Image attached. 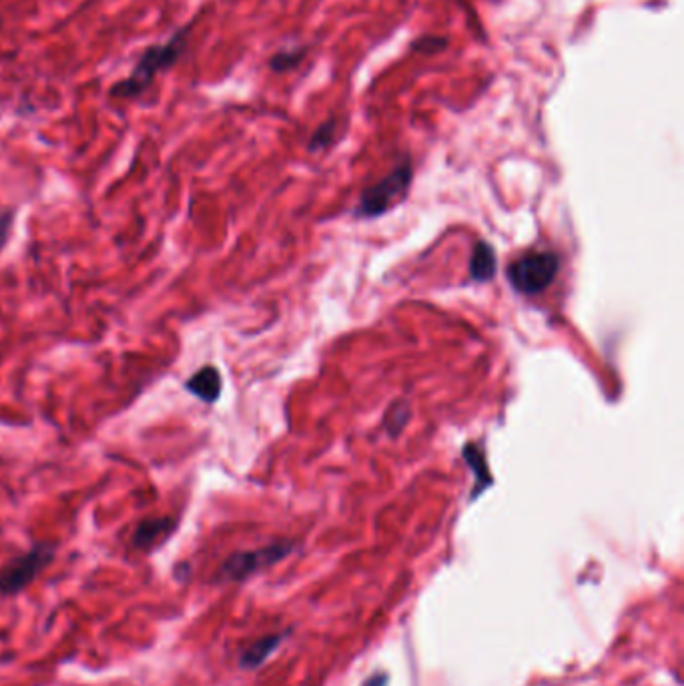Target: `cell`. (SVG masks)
<instances>
[{
  "instance_id": "11",
  "label": "cell",
  "mask_w": 684,
  "mask_h": 686,
  "mask_svg": "<svg viewBox=\"0 0 684 686\" xmlns=\"http://www.w3.org/2000/svg\"><path fill=\"white\" fill-rule=\"evenodd\" d=\"M464 457H466L467 464L472 466L474 474L477 476V490H474V496H477V494L484 490V486H487V484L492 482L490 474H487L486 460H484V454L480 452V447H477L476 444L464 447Z\"/></svg>"
},
{
  "instance_id": "12",
  "label": "cell",
  "mask_w": 684,
  "mask_h": 686,
  "mask_svg": "<svg viewBox=\"0 0 684 686\" xmlns=\"http://www.w3.org/2000/svg\"><path fill=\"white\" fill-rule=\"evenodd\" d=\"M408 420H410V407H408V404L400 402V404H394V406L390 407V412L385 414V427H388L390 436H400V432L404 430Z\"/></svg>"
},
{
  "instance_id": "7",
  "label": "cell",
  "mask_w": 684,
  "mask_h": 686,
  "mask_svg": "<svg viewBox=\"0 0 684 686\" xmlns=\"http://www.w3.org/2000/svg\"><path fill=\"white\" fill-rule=\"evenodd\" d=\"M187 394L198 397L199 402L213 406L218 404L223 392V377L215 365H203L195 374L189 375L185 382Z\"/></svg>"
},
{
  "instance_id": "1",
  "label": "cell",
  "mask_w": 684,
  "mask_h": 686,
  "mask_svg": "<svg viewBox=\"0 0 684 686\" xmlns=\"http://www.w3.org/2000/svg\"><path fill=\"white\" fill-rule=\"evenodd\" d=\"M191 37V24L177 29L167 41L157 42L147 47L137 59L133 71L124 77L123 81L111 87L113 99H137L145 93L151 84L155 83L157 77L171 71L179 59L183 57Z\"/></svg>"
},
{
  "instance_id": "5",
  "label": "cell",
  "mask_w": 684,
  "mask_h": 686,
  "mask_svg": "<svg viewBox=\"0 0 684 686\" xmlns=\"http://www.w3.org/2000/svg\"><path fill=\"white\" fill-rule=\"evenodd\" d=\"M410 183H412V165L410 161H404L402 165L395 167L388 178L363 191L355 215L358 218L384 215L388 209L394 208L395 203L405 198Z\"/></svg>"
},
{
  "instance_id": "14",
  "label": "cell",
  "mask_w": 684,
  "mask_h": 686,
  "mask_svg": "<svg viewBox=\"0 0 684 686\" xmlns=\"http://www.w3.org/2000/svg\"><path fill=\"white\" fill-rule=\"evenodd\" d=\"M447 39L444 37H422L418 41L412 42V49L418 52H432L444 51L446 49Z\"/></svg>"
},
{
  "instance_id": "13",
  "label": "cell",
  "mask_w": 684,
  "mask_h": 686,
  "mask_svg": "<svg viewBox=\"0 0 684 686\" xmlns=\"http://www.w3.org/2000/svg\"><path fill=\"white\" fill-rule=\"evenodd\" d=\"M335 129H338V123H335V119H330V121H325L323 125L318 127V129H315V133H313L310 139L311 153H315V151H322V149H325V147L332 145L333 135H335Z\"/></svg>"
},
{
  "instance_id": "8",
  "label": "cell",
  "mask_w": 684,
  "mask_h": 686,
  "mask_svg": "<svg viewBox=\"0 0 684 686\" xmlns=\"http://www.w3.org/2000/svg\"><path fill=\"white\" fill-rule=\"evenodd\" d=\"M283 638H285V635L278 633V635L261 636L258 640H253L251 645L241 650L239 666L245 668V670H255L261 665H265V660L280 648Z\"/></svg>"
},
{
  "instance_id": "4",
  "label": "cell",
  "mask_w": 684,
  "mask_h": 686,
  "mask_svg": "<svg viewBox=\"0 0 684 686\" xmlns=\"http://www.w3.org/2000/svg\"><path fill=\"white\" fill-rule=\"evenodd\" d=\"M560 258L554 251H530L510 265L509 280L522 295L546 292L556 280Z\"/></svg>"
},
{
  "instance_id": "9",
  "label": "cell",
  "mask_w": 684,
  "mask_h": 686,
  "mask_svg": "<svg viewBox=\"0 0 684 686\" xmlns=\"http://www.w3.org/2000/svg\"><path fill=\"white\" fill-rule=\"evenodd\" d=\"M497 270L496 251L486 241H477L470 258V278L480 283L494 280Z\"/></svg>"
},
{
  "instance_id": "15",
  "label": "cell",
  "mask_w": 684,
  "mask_h": 686,
  "mask_svg": "<svg viewBox=\"0 0 684 686\" xmlns=\"http://www.w3.org/2000/svg\"><path fill=\"white\" fill-rule=\"evenodd\" d=\"M12 225H14V211H0V253L11 240Z\"/></svg>"
},
{
  "instance_id": "6",
  "label": "cell",
  "mask_w": 684,
  "mask_h": 686,
  "mask_svg": "<svg viewBox=\"0 0 684 686\" xmlns=\"http://www.w3.org/2000/svg\"><path fill=\"white\" fill-rule=\"evenodd\" d=\"M177 528H179V521L175 516L143 518L131 534V546H133V551L151 554V552L159 551L163 544L171 541Z\"/></svg>"
},
{
  "instance_id": "2",
  "label": "cell",
  "mask_w": 684,
  "mask_h": 686,
  "mask_svg": "<svg viewBox=\"0 0 684 686\" xmlns=\"http://www.w3.org/2000/svg\"><path fill=\"white\" fill-rule=\"evenodd\" d=\"M57 556V544L37 542L31 548L0 566V596H19L47 571Z\"/></svg>"
},
{
  "instance_id": "3",
  "label": "cell",
  "mask_w": 684,
  "mask_h": 686,
  "mask_svg": "<svg viewBox=\"0 0 684 686\" xmlns=\"http://www.w3.org/2000/svg\"><path fill=\"white\" fill-rule=\"evenodd\" d=\"M295 551L293 542L281 541L261 546L255 551L233 552L225 561L221 562L215 581L221 584L245 583L251 576L270 568L273 564L288 558Z\"/></svg>"
},
{
  "instance_id": "10",
  "label": "cell",
  "mask_w": 684,
  "mask_h": 686,
  "mask_svg": "<svg viewBox=\"0 0 684 686\" xmlns=\"http://www.w3.org/2000/svg\"><path fill=\"white\" fill-rule=\"evenodd\" d=\"M305 52H308L305 47H301V49H281L270 59L271 71L273 73H290V71L300 67Z\"/></svg>"
}]
</instances>
